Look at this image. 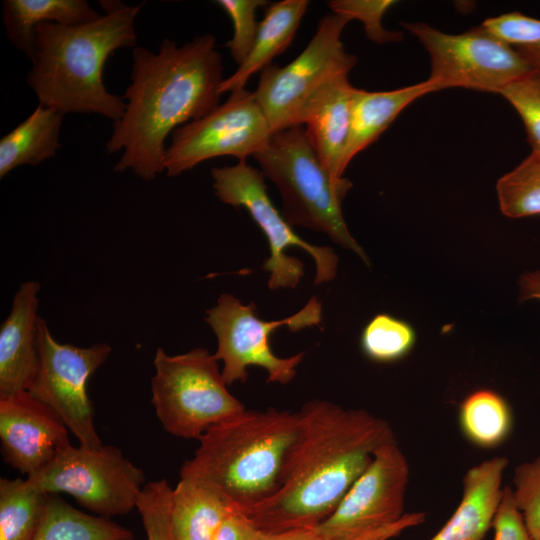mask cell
<instances>
[{
	"label": "cell",
	"mask_w": 540,
	"mask_h": 540,
	"mask_svg": "<svg viewBox=\"0 0 540 540\" xmlns=\"http://www.w3.org/2000/svg\"><path fill=\"white\" fill-rule=\"evenodd\" d=\"M211 34L178 46L164 39L154 53L132 51L126 107L114 122L106 151H123L115 172L131 170L151 181L164 171L165 142L179 127L200 119L219 105L223 65Z\"/></svg>",
	"instance_id": "obj_1"
},
{
	"label": "cell",
	"mask_w": 540,
	"mask_h": 540,
	"mask_svg": "<svg viewBox=\"0 0 540 540\" xmlns=\"http://www.w3.org/2000/svg\"><path fill=\"white\" fill-rule=\"evenodd\" d=\"M299 413L300 433L278 489L245 512L260 531L315 529L334 512L375 451L395 439L387 421L364 409L315 399Z\"/></svg>",
	"instance_id": "obj_2"
},
{
	"label": "cell",
	"mask_w": 540,
	"mask_h": 540,
	"mask_svg": "<svg viewBox=\"0 0 540 540\" xmlns=\"http://www.w3.org/2000/svg\"><path fill=\"white\" fill-rule=\"evenodd\" d=\"M101 3L105 14L97 20L80 25L42 23L35 28L26 82L40 104L62 115L95 113L116 122L126 103L107 90L103 69L117 49L135 48V21L144 2Z\"/></svg>",
	"instance_id": "obj_3"
},
{
	"label": "cell",
	"mask_w": 540,
	"mask_h": 540,
	"mask_svg": "<svg viewBox=\"0 0 540 540\" xmlns=\"http://www.w3.org/2000/svg\"><path fill=\"white\" fill-rule=\"evenodd\" d=\"M301 428L299 412L245 410L209 428L180 477L198 480L247 512L278 489Z\"/></svg>",
	"instance_id": "obj_4"
},
{
	"label": "cell",
	"mask_w": 540,
	"mask_h": 540,
	"mask_svg": "<svg viewBox=\"0 0 540 540\" xmlns=\"http://www.w3.org/2000/svg\"><path fill=\"white\" fill-rule=\"evenodd\" d=\"M261 172L278 188L282 214L291 226L326 233L331 240L369 259L350 234L342 201L352 187L347 178L334 179L321 163L303 125L272 134L268 145L253 156Z\"/></svg>",
	"instance_id": "obj_5"
},
{
	"label": "cell",
	"mask_w": 540,
	"mask_h": 540,
	"mask_svg": "<svg viewBox=\"0 0 540 540\" xmlns=\"http://www.w3.org/2000/svg\"><path fill=\"white\" fill-rule=\"evenodd\" d=\"M151 379V402L163 429L197 439L211 427L246 410L227 389L218 360L207 349L168 355L158 348Z\"/></svg>",
	"instance_id": "obj_6"
},
{
	"label": "cell",
	"mask_w": 540,
	"mask_h": 540,
	"mask_svg": "<svg viewBox=\"0 0 540 540\" xmlns=\"http://www.w3.org/2000/svg\"><path fill=\"white\" fill-rule=\"evenodd\" d=\"M205 314V321L217 338L214 356L223 362L222 376L227 385L236 381L246 382L251 366L265 369L267 382L285 385L295 377L304 352L281 358L273 352L270 336L282 326L294 332L319 326L322 304L313 296L294 315L279 321H264L258 318L253 302L244 305L233 295L223 293L216 306L206 310Z\"/></svg>",
	"instance_id": "obj_7"
},
{
	"label": "cell",
	"mask_w": 540,
	"mask_h": 540,
	"mask_svg": "<svg viewBox=\"0 0 540 540\" xmlns=\"http://www.w3.org/2000/svg\"><path fill=\"white\" fill-rule=\"evenodd\" d=\"M211 175L218 199L225 204L245 208L264 233L270 256L262 268L270 274V289L295 288L304 275L302 261L287 254L290 247L301 248L313 258L316 267L315 285L335 278L338 256L334 250L327 246L312 245L294 231L293 226L272 203L261 171L246 161H239L234 166L215 167Z\"/></svg>",
	"instance_id": "obj_8"
},
{
	"label": "cell",
	"mask_w": 540,
	"mask_h": 540,
	"mask_svg": "<svg viewBox=\"0 0 540 540\" xmlns=\"http://www.w3.org/2000/svg\"><path fill=\"white\" fill-rule=\"evenodd\" d=\"M349 21L342 15H326L295 59L283 67L271 64L261 71L253 94L272 134L300 125L301 113L312 96L331 80L349 75L357 61L341 41Z\"/></svg>",
	"instance_id": "obj_9"
},
{
	"label": "cell",
	"mask_w": 540,
	"mask_h": 540,
	"mask_svg": "<svg viewBox=\"0 0 540 540\" xmlns=\"http://www.w3.org/2000/svg\"><path fill=\"white\" fill-rule=\"evenodd\" d=\"M48 494L67 493L81 506L103 517L136 508L145 475L111 445H69L40 472L28 476Z\"/></svg>",
	"instance_id": "obj_10"
},
{
	"label": "cell",
	"mask_w": 540,
	"mask_h": 540,
	"mask_svg": "<svg viewBox=\"0 0 540 540\" xmlns=\"http://www.w3.org/2000/svg\"><path fill=\"white\" fill-rule=\"evenodd\" d=\"M430 56L428 78L438 90L464 87L500 93L508 84L534 69L513 47L481 25L461 34H447L423 22L402 23Z\"/></svg>",
	"instance_id": "obj_11"
},
{
	"label": "cell",
	"mask_w": 540,
	"mask_h": 540,
	"mask_svg": "<svg viewBox=\"0 0 540 540\" xmlns=\"http://www.w3.org/2000/svg\"><path fill=\"white\" fill-rule=\"evenodd\" d=\"M271 136L270 125L253 92L245 88L235 90L209 114L171 134L164 171L174 177L221 156L246 161L262 151Z\"/></svg>",
	"instance_id": "obj_12"
},
{
	"label": "cell",
	"mask_w": 540,
	"mask_h": 540,
	"mask_svg": "<svg viewBox=\"0 0 540 540\" xmlns=\"http://www.w3.org/2000/svg\"><path fill=\"white\" fill-rule=\"evenodd\" d=\"M38 347L39 370L29 392L57 414L81 446H101L87 382L107 360L111 347L106 343L85 348L59 343L42 318L38 321Z\"/></svg>",
	"instance_id": "obj_13"
},
{
	"label": "cell",
	"mask_w": 540,
	"mask_h": 540,
	"mask_svg": "<svg viewBox=\"0 0 540 540\" xmlns=\"http://www.w3.org/2000/svg\"><path fill=\"white\" fill-rule=\"evenodd\" d=\"M409 463L396 439L379 447L334 512L315 528L320 540H353L404 515Z\"/></svg>",
	"instance_id": "obj_14"
},
{
	"label": "cell",
	"mask_w": 540,
	"mask_h": 540,
	"mask_svg": "<svg viewBox=\"0 0 540 540\" xmlns=\"http://www.w3.org/2000/svg\"><path fill=\"white\" fill-rule=\"evenodd\" d=\"M68 433L57 414L29 391L0 398L3 460L21 474L44 469L70 445Z\"/></svg>",
	"instance_id": "obj_15"
},
{
	"label": "cell",
	"mask_w": 540,
	"mask_h": 540,
	"mask_svg": "<svg viewBox=\"0 0 540 540\" xmlns=\"http://www.w3.org/2000/svg\"><path fill=\"white\" fill-rule=\"evenodd\" d=\"M40 284L22 283L0 327V398L29 391L40 364L38 293Z\"/></svg>",
	"instance_id": "obj_16"
},
{
	"label": "cell",
	"mask_w": 540,
	"mask_h": 540,
	"mask_svg": "<svg viewBox=\"0 0 540 540\" xmlns=\"http://www.w3.org/2000/svg\"><path fill=\"white\" fill-rule=\"evenodd\" d=\"M353 87L348 75L337 77L323 86L305 105L300 125L321 163L336 180L343 178L341 163L347 144Z\"/></svg>",
	"instance_id": "obj_17"
},
{
	"label": "cell",
	"mask_w": 540,
	"mask_h": 540,
	"mask_svg": "<svg viewBox=\"0 0 540 540\" xmlns=\"http://www.w3.org/2000/svg\"><path fill=\"white\" fill-rule=\"evenodd\" d=\"M506 457L496 456L469 468L454 513L430 540H483L500 507Z\"/></svg>",
	"instance_id": "obj_18"
},
{
	"label": "cell",
	"mask_w": 540,
	"mask_h": 540,
	"mask_svg": "<svg viewBox=\"0 0 540 540\" xmlns=\"http://www.w3.org/2000/svg\"><path fill=\"white\" fill-rule=\"evenodd\" d=\"M438 91L428 79L391 91L370 92L354 88L351 97L350 130L342 158V172L352 159L374 143L399 113L421 96Z\"/></svg>",
	"instance_id": "obj_19"
},
{
	"label": "cell",
	"mask_w": 540,
	"mask_h": 540,
	"mask_svg": "<svg viewBox=\"0 0 540 540\" xmlns=\"http://www.w3.org/2000/svg\"><path fill=\"white\" fill-rule=\"evenodd\" d=\"M309 6L307 0H282L271 4L260 22L247 57L220 85V93L245 88L252 75L271 65L272 60L290 45Z\"/></svg>",
	"instance_id": "obj_20"
},
{
	"label": "cell",
	"mask_w": 540,
	"mask_h": 540,
	"mask_svg": "<svg viewBox=\"0 0 540 540\" xmlns=\"http://www.w3.org/2000/svg\"><path fill=\"white\" fill-rule=\"evenodd\" d=\"M232 508L223 496L205 483L180 477L171 493L173 540H212Z\"/></svg>",
	"instance_id": "obj_21"
},
{
	"label": "cell",
	"mask_w": 540,
	"mask_h": 540,
	"mask_svg": "<svg viewBox=\"0 0 540 540\" xmlns=\"http://www.w3.org/2000/svg\"><path fill=\"white\" fill-rule=\"evenodd\" d=\"M2 6L7 37L29 60L39 24L80 25L102 16L86 0H4Z\"/></svg>",
	"instance_id": "obj_22"
},
{
	"label": "cell",
	"mask_w": 540,
	"mask_h": 540,
	"mask_svg": "<svg viewBox=\"0 0 540 540\" xmlns=\"http://www.w3.org/2000/svg\"><path fill=\"white\" fill-rule=\"evenodd\" d=\"M63 116L39 103L34 111L0 139V178L24 165H38L56 155Z\"/></svg>",
	"instance_id": "obj_23"
},
{
	"label": "cell",
	"mask_w": 540,
	"mask_h": 540,
	"mask_svg": "<svg viewBox=\"0 0 540 540\" xmlns=\"http://www.w3.org/2000/svg\"><path fill=\"white\" fill-rule=\"evenodd\" d=\"M458 422L463 436L474 446L493 449L509 437L513 414L507 400L491 389H477L459 406Z\"/></svg>",
	"instance_id": "obj_24"
},
{
	"label": "cell",
	"mask_w": 540,
	"mask_h": 540,
	"mask_svg": "<svg viewBox=\"0 0 540 540\" xmlns=\"http://www.w3.org/2000/svg\"><path fill=\"white\" fill-rule=\"evenodd\" d=\"M32 540H134L133 533L103 516L82 512L49 494L45 514Z\"/></svg>",
	"instance_id": "obj_25"
},
{
	"label": "cell",
	"mask_w": 540,
	"mask_h": 540,
	"mask_svg": "<svg viewBox=\"0 0 540 540\" xmlns=\"http://www.w3.org/2000/svg\"><path fill=\"white\" fill-rule=\"evenodd\" d=\"M49 494L30 479H0V540H32Z\"/></svg>",
	"instance_id": "obj_26"
},
{
	"label": "cell",
	"mask_w": 540,
	"mask_h": 540,
	"mask_svg": "<svg viewBox=\"0 0 540 540\" xmlns=\"http://www.w3.org/2000/svg\"><path fill=\"white\" fill-rule=\"evenodd\" d=\"M417 340L413 326L386 313L373 316L360 336V348L369 360L387 364L408 356Z\"/></svg>",
	"instance_id": "obj_27"
},
{
	"label": "cell",
	"mask_w": 540,
	"mask_h": 540,
	"mask_svg": "<svg viewBox=\"0 0 540 540\" xmlns=\"http://www.w3.org/2000/svg\"><path fill=\"white\" fill-rule=\"evenodd\" d=\"M501 212L510 218L540 215V157L530 154L496 184Z\"/></svg>",
	"instance_id": "obj_28"
},
{
	"label": "cell",
	"mask_w": 540,
	"mask_h": 540,
	"mask_svg": "<svg viewBox=\"0 0 540 540\" xmlns=\"http://www.w3.org/2000/svg\"><path fill=\"white\" fill-rule=\"evenodd\" d=\"M499 94L520 115L532 148V154L540 157V72L534 70L508 84Z\"/></svg>",
	"instance_id": "obj_29"
},
{
	"label": "cell",
	"mask_w": 540,
	"mask_h": 540,
	"mask_svg": "<svg viewBox=\"0 0 540 540\" xmlns=\"http://www.w3.org/2000/svg\"><path fill=\"white\" fill-rule=\"evenodd\" d=\"M393 0H331L332 13L362 22L366 37L376 44L399 42L403 34L389 31L382 25L385 13L396 4Z\"/></svg>",
	"instance_id": "obj_30"
},
{
	"label": "cell",
	"mask_w": 540,
	"mask_h": 540,
	"mask_svg": "<svg viewBox=\"0 0 540 540\" xmlns=\"http://www.w3.org/2000/svg\"><path fill=\"white\" fill-rule=\"evenodd\" d=\"M512 495L532 540H540V456L516 466Z\"/></svg>",
	"instance_id": "obj_31"
},
{
	"label": "cell",
	"mask_w": 540,
	"mask_h": 540,
	"mask_svg": "<svg viewBox=\"0 0 540 540\" xmlns=\"http://www.w3.org/2000/svg\"><path fill=\"white\" fill-rule=\"evenodd\" d=\"M171 493L172 488L166 479L144 485L136 509L147 540H173L170 530Z\"/></svg>",
	"instance_id": "obj_32"
},
{
	"label": "cell",
	"mask_w": 540,
	"mask_h": 540,
	"mask_svg": "<svg viewBox=\"0 0 540 540\" xmlns=\"http://www.w3.org/2000/svg\"><path fill=\"white\" fill-rule=\"evenodd\" d=\"M215 3L230 17L233 23V36L226 43L236 63L241 64L255 42L260 22L256 10L268 4L265 0H217Z\"/></svg>",
	"instance_id": "obj_33"
},
{
	"label": "cell",
	"mask_w": 540,
	"mask_h": 540,
	"mask_svg": "<svg viewBox=\"0 0 540 540\" xmlns=\"http://www.w3.org/2000/svg\"><path fill=\"white\" fill-rule=\"evenodd\" d=\"M481 26L492 36L513 48L540 46V20L520 12L487 18Z\"/></svg>",
	"instance_id": "obj_34"
},
{
	"label": "cell",
	"mask_w": 540,
	"mask_h": 540,
	"mask_svg": "<svg viewBox=\"0 0 540 540\" xmlns=\"http://www.w3.org/2000/svg\"><path fill=\"white\" fill-rule=\"evenodd\" d=\"M492 527L493 540H532L514 503L512 489L509 486L504 487L502 501Z\"/></svg>",
	"instance_id": "obj_35"
},
{
	"label": "cell",
	"mask_w": 540,
	"mask_h": 540,
	"mask_svg": "<svg viewBox=\"0 0 540 540\" xmlns=\"http://www.w3.org/2000/svg\"><path fill=\"white\" fill-rule=\"evenodd\" d=\"M260 532L245 512L233 507L212 540H258Z\"/></svg>",
	"instance_id": "obj_36"
},
{
	"label": "cell",
	"mask_w": 540,
	"mask_h": 540,
	"mask_svg": "<svg viewBox=\"0 0 540 540\" xmlns=\"http://www.w3.org/2000/svg\"><path fill=\"white\" fill-rule=\"evenodd\" d=\"M424 521L425 514L423 512L405 513L398 522L366 533L353 540H390L400 535L406 529L416 527Z\"/></svg>",
	"instance_id": "obj_37"
},
{
	"label": "cell",
	"mask_w": 540,
	"mask_h": 540,
	"mask_svg": "<svg viewBox=\"0 0 540 540\" xmlns=\"http://www.w3.org/2000/svg\"><path fill=\"white\" fill-rule=\"evenodd\" d=\"M519 302L540 301V270L522 274L519 278Z\"/></svg>",
	"instance_id": "obj_38"
},
{
	"label": "cell",
	"mask_w": 540,
	"mask_h": 540,
	"mask_svg": "<svg viewBox=\"0 0 540 540\" xmlns=\"http://www.w3.org/2000/svg\"><path fill=\"white\" fill-rule=\"evenodd\" d=\"M258 540H320L315 529L300 528L279 532L261 531Z\"/></svg>",
	"instance_id": "obj_39"
},
{
	"label": "cell",
	"mask_w": 540,
	"mask_h": 540,
	"mask_svg": "<svg viewBox=\"0 0 540 540\" xmlns=\"http://www.w3.org/2000/svg\"><path fill=\"white\" fill-rule=\"evenodd\" d=\"M515 49L531 64L534 70L540 72V46Z\"/></svg>",
	"instance_id": "obj_40"
}]
</instances>
